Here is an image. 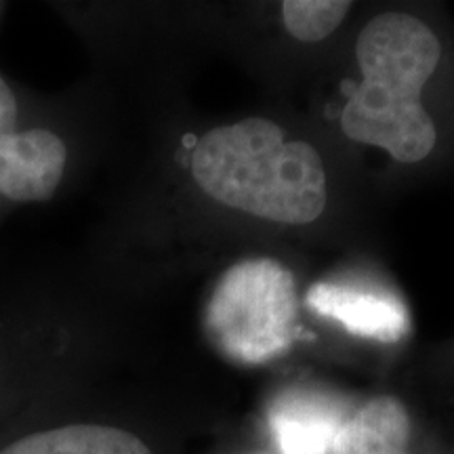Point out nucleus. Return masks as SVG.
<instances>
[{
  "label": "nucleus",
  "instance_id": "f257e3e1",
  "mask_svg": "<svg viewBox=\"0 0 454 454\" xmlns=\"http://www.w3.org/2000/svg\"><path fill=\"white\" fill-rule=\"evenodd\" d=\"M362 81L340 107V130L400 164H427L454 150V116L431 106L454 82V51L442 27L408 11H385L356 41Z\"/></svg>",
  "mask_w": 454,
  "mask_h": 454
},
{
  "label": "nucleus",
  "instance_id": "f03ea898",
  "mask_svg": "<svg viewBox=\"0 0 454 454\" xmlns=\"http://www.w3.org/2000/svg\"><path fill=\"white\" fill-rule=\"evenodd\" d=\"M192 179L213 202L274 225H311L328 204L325 160L261 116L221 124L196 141Z\"/></svg>",
  "mask_w": 454,
  "mask_h": 454
},
{
  "label": "nucleus",
  "instance_id": "7ed1b4c3",
  "mask_svg": "<svg viewBox=\"0 0 454 454\" xmlns=\"http://www.w3.org/2000/svg\"><path fill=\"white\" fill-rule=\"evenodd\" d=\"M211 343L236 364L257 366L291 349L297 334V284L278 259L251 257L230 265L204 311Z\"/></svg>",
  "mask_w": 454,
  "mask_h": 454
},
{
  "label": "nucleus",
  "instance_id": "20e7f679",
  "mask_svg": "<svg viewBox=\"0 0 454 454\" xmlns=\"http://www.w3.org/2000/svg\"><path fill=\"white\" fill-rule=\"evenodd\" d=\"M17 99L0 76V194L15 202H43L64 177L67 150L53 130L15 133Z\"/></svg>",
  "mask_w": 454,
  "mask_h": 454
},
{
  "label": "nucleus",
  "instance_id": "39448f33",
  "mask_svg": "<svg viewBox=\"0 0 454 454\" xmlns=\"http://www.w3.org/2000/svg\"><path fill=\"white\" fill-rule=\"evenodd\" d=\"M305 303L326 320L356 337L395 343L411 331L406 305L394 294L356 288L339 282H316L305 294Z\"/></svg>",
  "mask_w": 454,
  "mask_h": 454
},
{
  "label": "nucleus",
  "instance_id": "423d86ee",
  "mask_svg": "<svg viewBox=\"0 0 454 454\" xmlns=\"http://www.w3.org/2000/svg\"><path fill=\"white\" fill-rule=\"evenodd\" d=\"M412 421L397 397L377 395L348 417L331 454H411Z\"/></svg>",
  "mask_w": 454,
  "mask_h": 454
},
{
  "label": "nucleus",
  "instance_id": "0eeeda50",
  "mask_svg": "<svg viewBox=\"0 0 454 454\" xmlns=\"http://www.w3.org/2000/svg\"><path fill=\"white\" fill-rule=\"evenodd\" d=\"M345 419L311 402L288 400L271 412V431L280 454H331Z\"/></svg>",
  "mask_w": 454,
  "mask_h": 454
},
{
  "label": "nucleus",
  "instance_id": "6e6552de",
  "mask_svg": "<svg viewBox=\"0 0 454 454\" xmlns=\"http://www.w3.org/2000/svg\"><path fill=\"white\" fill-rule=\"evenodd\" d=\"M354 4L343 0H286L282 3V26L294 41L322 43L345 21Z\"/></svg>",
  "mask_w": 454,
  "mask_h": 454
},
{
  "label": "nucleus",
  "instance_id": "1a4fd4ad",
  "mask_svg": "<svg viewBox=\"0 0 454 454\" xmlns=\"http://www.w3.org/2000/svg\"><path fill=\"white\" fill-rule=\"evenodd\" d=\"M4 397H7V387H4V377H3V372H0V412H3Z\"/></svg>",
  "mask_w": 454,
  "mask_h": 454
},
{
  "label": "nucleus",
  "instance_id": "9d476101",
  "mask_svg": "<svg viewBox=\"0 0 454 454\" xmlns=\"http://www.w3.org/2000/svg\"><path fill=\"white\" fill-rule=\"evenodd\" d=\"M248 454H271V452H248Z\"/></svg>",
  "mask_w": 454,
  "mask_h": 454
},
{
  "label": "nucleus",
  "instance_id": "9b49d317",
  "mask_svg": "<svg viewBox=\"0 0 454 454\" xmlns=\"http://www.w3.org/2000/svg\"><path fill=\"white\" fill-rule=\"evenodd\" d=\"M452 357H454V348H452Z\"/></svg>",
  "mask_w": 454,
  "mask_h": 454
}]
</instances>
